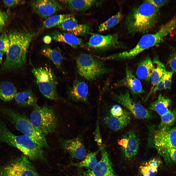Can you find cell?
<instances>
[{"label": "cell", "instance_id": "6da1fadb", "mask_svg": "<svg viewBox=\"0 0 176 176\" xmlns=\"http://www.w3.org/2000/svg\"><path fill=\"white\" fill-rule=\"evenodd\" d=\"M35 34V32L30 31H15L10 32L8 34L9 47L1 66L2 70H16L24 66L28 50Z\"/></svg>", "mask_w": 176, "mask_h": 176}, {"label": "cell", "instance_id": "7a4b0ae2", "mask_svg": "<svg viewBox=\"0 0 176 176\" xmlns=\"http://www.w3.org/2000/svg\"><path fill=\"white\" fill-rule=\"evenodd\" d=\"M159 10L146 0L135 7L125 19L128 31L131 34L148 33L156 23Z\"/></svg>", "mask_w": 176, "mask_h": 176}, {"label": "cell", "instance_id": "3957f363", "mask_svg": "<svg viewBox=\"0 0 176 176\" xmlns=\"http://www.w3.org/2000/svg\"><path fill=\"white\" fill-rule=\"evenodd\" d=\"M0 141L18 149L30 160H43L45 158L43 148L25 135L14 134L0 121Z\"/></svg>", "mask_w": 176, "mask_h": 176}, {"label": "cell", "instance_id": "277c9868", "mask_svg": "<svg viewBox=\"0 0 176 176\" xmlns=\"http://www.w3.org/2000/svg\"><path fill=\"white\" fill-rule=\"evenodd\" d=\"M102 60L87 54L77 56L76 61L78 73L89 81L99 78L111 71Z\"/></svg>", "mask_w": 176, "mask_h": 176}, {"label": "cell", "instance_id": "5b68a950", "mask_svg": "<svg viewBox=\"0 0 176 176\" xmlns=\"http://www.w3.org/2000/svg\"><path fill=\"white\" fill-rule=\"evenodd\" d=\"M0 110L8 116L18 131L30 138L41 148L48 147L45 136L36 130L30 120L24 115L7 108H0Z\"/></svg>", "mask_w": 176, "mask_h": 176}, {"label": "cell", "instance_id": "8992f818", "mask_svg": "<svg viewBox=\"0 0 176 176\" xmlns=\"http://www.w3.org/2000/svg\"><path fill=\"white\" fill-rule=\"evenodd\" d=\"M32 71L40 91L45 97L51 100L67 103L58 93L57 80L51 68L46 66L35 67Z\"/></svg>", "mask_w": 176, "mask_h": 176}, {"label": "cell", "instance_id": "52a82bcc", "mask_svg": "<svg viewBox=\"0 0 176 176\" xmlns=\"http://www.w3.org/2000/svg\"><path fill=\"white\" fill-rule=\"evenodd\" d=\"M30 120L36 130L45 136L55 130L58 122L54 110L47 105L34 107Z\"/></svg>", "mask_w": 176, "mask_h": 176}, {"label": "cell", "instance_id": "ba28073f", "mask_svg": "<svg viewBox=\"0 0 176 176\" xmlns=\"http://www.w3.org/2000/svg\"><path fill=\"white\" fill-rule=\"evenodd\" d=\"M147 146L155 149L163 157L168 150L176 148V128L170 129L160 126L154 131L150 126Z\"/></svg>", "mask_w": 176, "mask_h": 176}, {"label": "cell", "instance_id": "9c48e42d", "mask_svg": "<svg viewBox=\"0 0 176 176\" xmlns=\"http://www.w3.org/2000/svg\"><path fill=\"white\" fill-rule=\"evenodd\" d=\"M164 39L158 31L154 33L146 34L141 38L137 44L132 48L108 56L106 59L117 60L131 59L143 51L162 43Z\"/></svg>", "mask_w": 176, "mask_h": 176}, {"label": "cell", "instance_id": "30bf717a", "mask_svg": "<svg viewBox=\"0 0 176 176\" xmlns=\"http://www.w3.org/2000/svg\"><path fill=\"white\" fill-rule=\"evenodd\" d=\"M111 96L113 100L123 106L136 118L145 120L153 117V114L151 111L134 101L131 97L128 90H126L117 94L112 93Z\"/></svg>", "mask_w": 176, "mask_h": 176}, {"label": "cell", "instance_id": "8fae6325", "mask_svg": "<svg viewBox=\"0 0 176 176\" xmlns=\"http://www.w3.org/2000/svg\"><path fill=\"white\" fill-rule=\"evenodd\" d=\"M85 45L90 50L100 53L124 47L123 44L119 41L118 36L116 34L103 35L92 33L88 41Z\"/></svg>", "mask_w": 176, "mask_h": 176}, {"label": "cell", "instance_id": "7c38bea8", "mask_svg": "<svg viewBox=\"0 0 176 176\" xmlns=\"http://www.w3.org/2000/svg\"><path fill=\"white\" fill-rule=\"evenodd\" d=\"M0 176H41L25 156L24 155L2 168Z\"/></svg>", "mask_w": 176, "mask_h": 176}, {"label": "cell", "instance_id": "4fadbf2b", "mask_svg": "<svg viewBox=\"0 0 176 176\" xmlns=\"http://www.w3.org/2000/svg\"><path fill=\"white\" fill-rule=\"evenodd\" d=\"M118 142L126 159L130 160L135 157L139 143V138L135 131L131 130L127 131L118 140Z\"/></svg>", "mask_w": 176, "mask_h": 176}, {"label": "cell", "instance_id": "5bb4252c", "mask_svg": "<svg viewBox=\"0 0 176 176\" xmlns=\"http://www.w3.org/2000/svg\"><path fill=\"white\" fill-rule=\"evenodd\" d=\"M99 150L101 151L100 160L92 170L86 171L84 176H119L114 172L109 154L103 146Z\"/></svg>", "mask_w": 176, "mask_h": 176}, {"label": "cell", "instance_id": "9a60e30c", "mask_svg": "<svg viewBox=\"0 0 176 176\" xmlns=\"http://www.w3.org/2000/svg\"><path fill=\"white\" fill-rule=\"evenodd\" d=\"M35 12L41 17L47 18L63 8L59 2L51 0H33L31 3Z\"/></svg>", "mask_w": 176, "mask_h": 176}, {"label": "cell", "instance_id": "2e32d148", "mask_svg": "<svg viewBox=\"0 0 176 176\" xmlns=\"http://www.w3.org/2000/svg\"><path fill=\"white\" fill-rule=\"evenodd\" d=\"M83 136L82 133L74 138L61 140L63 148L73 158L81 160L86 157V151Z\"/></svg>", "mask_w": 176, "mask_h": 176}, {"label": "cell", "instance_id": "e0dca14e", "mask_svg": "<svg viewBox=\"0 0 176 176\" xmlns=\"http://www.w3.org/2000/svg\"><path fill=\"white\" fill-rule=\"evenodd\" d=\"M88 92L87 84L82 80L76 79L72 86L68 88L67 93L68 97L72 101L88 104Z\"/></svg>", "mask_w": 176, "mask_h": 176}, {"label": "cell", "instance_id": "ac0fdd59", "mask_svg": "<svg viewBox=\"0 0 176 176\" xmlns=\"http://www.w3.org/2000/svg\"><path fill=\"white\" fill-rule=\"evenodd\" d=\"M116 86L125 87L133 94H139L145 92L143 88L141 82L135 76L132 70L127 65L125 77L117 82Z\"/></svg>", "mask_w": 176, "mask_h": 176}, {"label": "cell", "instance_id": "d6986e66", "mask_svg": "<svg viewBox=\"0 0 176 176\" xmlns=\"http://www.w3.org/2000/svg\"><path fill=\"white\" fill-rule=\"evenodd\" d=\"M131 118V113L127 110L122 115L113 116L110 113L105 116L104 123L110 129L114 131L122 129L130 122Z\"/></svg>", "mask_w": 176, "mask_h": 176}, {"label": "cell", "instance_id": "ffe728a7", "mask_svg": "<svg viewBox=\"0 0 176 176\" xmlns=\"http://www.w3.org/2000/svg\"><path fill=\"white\" fill-rule=\"evenodd\" d=\"M56 27L76 36L84 35L88 33L90 30V27L88 25L78 23L75 17L66 20Z\"/></svg>", "mask_w": 176, "mask_h": 176}, {"label": "cell", "instance_id": "44dd1931", "mask_svg": "<svg viewBox=\"0 0 176 176\" xmlns=\"http://www.w3.org/2000/svg\"><path fill=\"white\" fill-rule=\"evenodd\" d=\"M51 37L55 41L65 43L74 48L83 45L81 39L69 33L55 31L52 33Z\"/></svg>", "mask_w": 176, "mask_h": 176}, {"label": "cell", "instance_id": "7402d4cb", "mask_svg": "<svg viewBox=\"0 0 176 176\" xmlns=\"http://www.w3.org/2000/svg\"><path fill=\"white\" fill-rule=\"evenodd\" d=\"M152 62L153 68L150 79L151 86L146 100L152 94L154 88L166 71L165 66L158 58L157 57L154 58L152 60Z\"/></svg>", "mask_w": 176, "mask_h": 176}, {"label": "cell", "instance_id": "603a6c76", "mask_svg": "<svg viewBox=\"0 0 176 176\" xmlns=\"http://www.w3.org/2000/svg\"><path fill=\"white\" fill-rule=\"evenodd\" d=\"M70 10L76 11H86L99 2L95 0H67L60 1Z\"/></svg>", "mask_w": 176, "mask_h": 176}, {"label": "cell", "instance_id": "cb8c5ba5", "mask_svg": "<svg viewBox=\"0 0 176 176\" xmlns=\"http://www.w3.org/2000/svg\"><path fill=\"white\" fill-rule=\"evenodd\" d=\"M153 68L152 61L149 57H146L138 65L136 74L139 79L145 81L150 80Z\"/></svg>", "mask_w": 176, "mask_h": 176}, {"label": "cell", "instance_id": "d4e9b609", "mask_svg": "<svg viewBox=\"0 0 176 176\" xmlns=\"http://www.w3.org/2000/svg\"><path fill=\"white\" fill-rule=\"evenodd\" d=\"M14 99L17 103L22 106L34 107L37 105L36 98L31 88L17 93Z\"/></svg>", "mask_w": 176, "mask_h": 176}, {"label": "cell", "instance_id": "484cf974", "mask_svg": "<svg viewBox=\"0 0 176 176\" xmlns=\"http://www.w3.org/2000/svg\"><path fill=\"white\" fill-rule=\"evenodd\" d=\"M171 102L169 99L160 94L156 100L150 104L149 109L155 111L161 116L169 110Z\"/></svg>", "mask_w": 176, "mask_h": 176}, {"label": "cell", "instance_id": "4316f807", "mask_svg": "<svg viewBox=\"0 0 176 176\" xmlns=\"http://www.w3.org/2000/svg\"><path fill=\"white\" fill-rule=\"evenodd\" d=\"M161 162L158 158H154L143 163L139 167L140 172L143 176H155Z\"/></svg>", "mask_w": 176, "mask_h": 176}, {"label": "cell", "instance_id": "83f0119b", "mask_svg": "<svg viewBox=\"0 0 176 176\" xmlns=\"http://www.w3.org/2000/svg\"><path fill=\"white\" fill-rule=\"evenodd\" d=\"M17 93L15 86L9 81L4 82L0 85V99L4 101H11Z\"/></svg>", "mask_w": 176, "mask_h": 176}, {"label": "cell", "instance_id": "f1b7e54d", "mask_svg": "<svg viewBox=\"0 0 176 176\" xmlns=\"http://www.w3.org/2000/svg\"><path fill=\"white\" fill-rule=\"evenodd\" d=\"M41 52L43 55L50 60L57 68L62 70V65L64 58L59 51L46 47L43 48Z\"/></svg>", "mask_w": 176, "mask_h": 176}, {"label": "cell", "instance_id": "f546056e", "mask_svg": "<svg viewBox=\"0 0 176 176\" xmlns=\"http://www.w3.org/2000/svg\"><path fill=\"white\" fill-rule=\"evenodd\" d=\"M74 17L73 16L70 14L56 15L52 16L44 21L43 27L44 28H49L56 26L66 20Z\"/></svg>", "mask_w": 176, "mask_h": 176}, {"label": "cell", "instance_id": "4dcf8cb0", "mask_svg": "<svg viewBox=\"0 0 176 176\" xmlns=\"http://www.w3.org/2000/svg\"><path fill=\"white\" fill-rule=\"evenodd\" d=\"M99 150L89 153L83 160L79 163L73 164L72 165L79 168L84 167L89 169H93L98 163L96 155Z\"/></svg>", "mask_w": 176, "mask_h": 176}, {"label": "cell", "instance_id": "1f68e13d", "mask_svg": "<svg viewBox=\"0 0 176 176\" xmlns=\"http://www.w3.org/2000/svg\"><path fill=\"white\" fill-rule=\"evenodd\" d=\"M122 17L121 12H118L105 21L101 24L98 27V32H102L113 27L119 23Z\"/></svg>", "mask_w": 176, "mask_h": 176}, {"label": "cell", "instance_id": "d6a6232c", "mask_svg": "<svg viewBox=\"0 0 176 176\" xmlns=\"http://www.w3.org/2000/svg\"><path fill=\"white\" fill-rule=\"evenodd\" d=\"M160 116L161 122L160 126L165 127H167L172 124L176 118V115L174 113L170 110Z\"/></svg>", "mask_w": 176, "mask_h": 176}, {"label": "cell", "instance_id": "836d02e7", "mask_svg": "<svg viewBox=\"0 0 176 176\" xmlns=\"http://www.w3.org/2000/svg\"><path fill=\"white\" fill-rule=\"evenodd\" d=\"M163 158L167 164H170L172 162H176V148L168 150Z\"/></svg>", "mask_w": 176, "mask_h": 176}, {"label": "cell", "instance_id": "e575fe53", "mask_svg": "<svg viewBox=\"0 0 176 176\" xmlns=\"http://www.w3.org/2000/svg\"><path fill=\"white\" fill-rule=\"evenodd\" d=\"M10 41L8 34L3 33L0 36V51L6 53L10 45Z\"/></svg>", "mask_w": 176, "mask_h": 176}, {"label": "cell", "instance_id": "d590c367", "mask_svg": "<svg viewBox=\"0 0 176 176\" xmlns=\"http://www.w3.org/2000/svg\"><path fill=\"white\" fill-rule=\"evenodd\" d=\"M119 105H113L110 109V113L113 116H118L123 114L126 110Z\"/></svg>", "mask_w": 176, "mask_h": 176}, {"label": "cell", "instance_id": "8d00e7d4", "mask_svg": "<svg viewBox=\"0 0 176 176\" xmlns=\"http://www.w3.org/2000/svg\"><path fill=\"white\" fill-rule=\"evenodd\" d=\"M173 74L172 72L166 71L163 76L165 89H170Z\"/></svg>", "mask_w": 176, "mask_h": 176}, {"label": "cell", "instance_id": "74e56055", "mask_svg": "<svg viewBox=\"0 0 176 176\" xmlns=\"http://www.w3.org/2000/svg\"><path fill=\"white\" fill-rule=\"evenodd\" d=\"M167 64L172 70L176 72V50L171 54L168 59Z\"/></svg>", "mask_w": 176, "mask_h": 176}, {"label": "cell", "instance_id": "f35d334b", "mask_svg": "<svg viewBox=\"0 0 176 176\" xmlns=\"http://www.w3.org/2000/svg\"><path fill=\"white\" fill-rule=\"evenodd\" d=\"M8 18L7 13L0 9V31L5 26Z\"/></svg>", "mask_w": 176, "mask_h": 176}, {"label": "cell", "instance_id": "ab89813d", "mask_svg": "<svg viewBox=\"0 0 176 176\" xmlns=\"http://www.w3.org/2000/svg\"><path fill=\"white\" fill-rule=\"evenodd\" d=\"M97 123L96 128L95 134V140L97 142L99 147L103 146L102 139L100 134L99 124V120Z\"/></svg>", "mask_w": 176, "mask_h": 176}, {"label": "cell", "instance_id": "60d3db41", "mask_svg": "<svg viewBox=\"0 0 176 176\" xmlns=\"http://www.w3.org/2000/svg\"><path fill=\"white\" fill-rule=\"evenodd\" d=\"M147 1L151 3L156 8L159 9L163 6L168 3V0H147Z\"/></svg>", "mask_w": 176, "mask_h": 176}, {"label": "cell", "instance_id": "b9f144b4", "mask_svg": "<svg viewBox=\"0 0 176 176\" xmlns=\"http://www.w3.org/2000/svg\"><path fill=\"white\" fill-rule=\"evenodd\" d=\"M5 6L8 7H12L24 2V1L18 0H4L3 1Z\"/></svg>", "mask_w": 176, "mask_h": 176}, {"label": "cell", "instance_id": "7bdbcfd3", "mask_svg": "<svg viewBox=\"0 0 176 176\" xmlns=\"http://www.w3.org/2000/svg\"><path fill=\"white\" fill-rule=\"evenodd\" d=\"M164 89H165V87L163 76L154 88L152 94L158 91Z\"/></svg>", "mask_w": 176, "mask_h": 176}, {"label": "cell", "instance_id": "ee69618b", "mask_svg": "<svg viewBox=\"0 0 176 176\" xmlns=\"http://www.w3.org/2000/svg\"><path fill=\"white\" fill-rule=\"evenodd\" d=\"M52 39L51 37L49 36H46L44 37V41L45 43L49 44L51 42Z\"/></svg>", "mask_w": 176, "mask_h": 176}, {"label": "cell", "instance_id": "f6af8a7d", "mask_svg": "<svg viewBox=\"0 0 176 176\" xmlns=\"http://www.w3.org/2000/svg\"><path fill=\"white\" fill-rule=\"evenodd\" d=\"M3 54V53L0 51V63L2 61Z\"/></svg>", "mask_w": 176, "mask_h": 176}]
</instances>
